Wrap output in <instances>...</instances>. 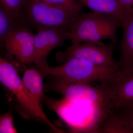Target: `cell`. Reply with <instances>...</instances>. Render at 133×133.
Instances as JSON below:
<instances>
[{
    "mask_svg": "<svg viewBox=\"0 0 133 133\" xmlns=\"http://www.w3.org/2000/svg\"><path fill=\"white\" fill-rule=\"evenodd\" d=\"M122 26L121 21L112 16L93 11L81 12L69 30L68 38L73 45L105 40L115 44L118 40L117 30Z\"/></svg>",
    "mask_w": 133,
    "mask_h": 133,
    "instance_id": "cell-1",
    "label": "cell"
},
{
    "mask_svg": "<svg viewBox=\"0 0 133 133\" xmlns=\"http://www.w3.org/2000/svg\"><path fill=\"white\" fill-rule=\"evenodd\" d=\"M81 12L51 5L40 0H25L22 15L26 24H30L36 30L54 28L70 30Z\"/></svg>",
    "mask_w": 133,
    "mask_h": 133,
    "instance_id": "cell-2",
    "label": "cell"
},
{
    "mask_svg": "<svg viewBox=\"0 0 133 133\" xmlns=\"http://www.w3.org/2000/svg\"><path fill=\"white\" fill-rule=\"evenodd\" d=\"M37 69L43 75L55 76L63 83L88 84L103 83L116 71L99 67L88 61L76 58L67 59L59 66L48 65Z\"/></svg>",
    "mask_w": 133,
    "mask_h": 133,
    "instance_id": "cell-3",
    "label": "cell"
},
{
    "mask_svg": "<svg viewBox=\"0 0 133 133\" xmlns=\"http://www.w3.org/2000/svg\"><path fill=\"white\" fill-rule=\"evenodd\" d=\"M0 81L15 95L22 107L32 116L42 120L56 132H62L50 121L37 102L24 85L14 66L6 59L0 58Z\"/></svg>",
    "mask_w": 133,
    "mask_h": 133,
    "instance_id": "cell-4",
    "label": "cell"
},
{
    "mask_svg": "<svg viewBox=\"0 0 133 133\" xmlns=\"http://www.w3.org/2000/svg\"><path fill=\"white\" fill-rule=\"evenodd\" d=\"M115 46L112 43L107 44L103 42L71 44L66 48L65 52H57L56 58L62 64L68 59L78 58L99 67L116 71L119 67L118 62L114 57Z\"/></svg>",
    "mask_w": 133,
    "mask_h": 133,
    "instance_id": "cell-5",
    "label": "cell"
},
{
    "mask_svg": "<svg viewBox=\"0 0 133 133\" xmlns=\"http://www.w3.org/2000/svg\"><path fill=\"white\" fill-rule=\"evenodd\" d=\"M97 87L103 93L106 111L133 105V66L117 70Z\"/></svg>",
    "mask_w": 133,
    "mask_h": 133,
    "instance_id": "cell-6",
    "label": "cell"
},
{
    "mask_svg": "<svg viewBox=\"0 0 133 133\" xmlns=\"http://www.w3.org/2000/svg\"><path fill=\"white\" fill-rule=\"evenodd\" d=\"M35 34L26 24L17 26L5 38L4 47L10 54L25 64L34 63Z\"/></svg>",
    "mask_w": 133,
    "mask_h": 133,
    "instance_id": "cell-7",
    "label": "cell"
},
{
    "mask_svg": "<svg viewBox=\"0 0 133 133\" xmlns=\"http://www.w3.org/2000/svg\"><path fill=\"white\" fill-rule=\"evenodd\" d=\"M52 88L70 101L89 104L97 108L99 113L104 111V97L97 87H93L85 83H67L59 81L53 85Z\"/></svg>",
    "mask_w": 133,
    "mask_h": 133,
    "instance_id": "cell-8",
    "label": "cell"
},
{
    "mask_svg": "<svg viewBox=\"0 0 133 133\" xmlns=\"http://www.w3.org/2000/svg\"><path fill=\"white\" fill-rule=\"evenodd\" d=\"M35 35L34 63L37 69L48 65L47 58L50 52L63 45L68 38L69 30L64 28H44L37 30Z\"/></svg>",
    "mask_w": 133,
    "mask_h": 133,
    "instance_id": "cell-9",
    "label": "cell"
},
{
    "mask_svg": "<svg viewBox=\"0 0 133 133\" xmlns=\"http://www.w3.org/2000/svg\"><path fill=\"white\" fill-rule=\"evenodd\" d=\"M123 36L120 43L119 70L133 66V10L122 22Z\"/></svg>",
    "mask_w": 133,
    "mask_h": 133,
    "instance_id": "cell-10",
    "label": "cell"
},
{
    "mask_svg": "<svg viewBox=\"0 0 133 133\" xmlns=\"http://www.w3.org/2000/svg\"><path fill=\"white\" fill-rule=\"evenodd\" d=\"M98 132L108 133H133L125 117L118 110L105 112L100 116Z\"/></svg>",
    "mask_w": 133,
    "mask_h": 133,
    "instance_id": "cell-11",
    "label": "cell"
},
{
    "mask_svg": "<svg viewBox=\"0 0 133 133\" xmlns=\"http://www.w3.org/2000/svg\"><path fill=\"white\" fill-rule=\"evenodd\" d=\"M93 12L115 17L123 22L128 13L117 0H76Z\"/></svg>",
    "mask_w": 133,
    "mask_h": 133,
    "instance_id": "cell-12",
    "label": "cell"
},
{
    "mask_svg": "<svg viewBox=\"0 0 133 133\" xmlns=\"http://www.w3.org/2000/svg\"><path fill=\"white\" fill-rule=\"evenodd\" d=\"M43 74L38 70H26L22 79L24 85L39 104L44 97Z\"/></svg>",
    "mask_w": 133,
    "mask_h": 133,
    "instance_id": "cell-13",
    "label": "cell"
},
{
    "mask_svg": "<svg viewBox=\"0 0 133 133\" xmlns=\"http://www.w3.org/2000/svg\"><path fill=\"white\" fill-rule=\"evenodd\" d=\"M22 24H26V23L14 19L0 4V43L1 46H4L5 38L17 26Z\"/></svg>",
    "mask_w": 133,
    "mask_h": 133,
    "instance_id": "cell-14",
    "label": "cell"
},
{
    "mask_svg": "<svg viewBox=\"0 0 133 133\" xmlns=\"http://www.w3.org/2000/svg\"><path fill=\"white\" fill-rule=\"evenodd\" d=\"M25 0H1V4L14 19L24 22L22 15Z\"/></svg>",
    "mask_w": 133,
    "mask_h": 133,
    "instance_id": "cell-15",
    "label": "cell"
},
{
    "mask_svg": "<svg viewBox=\"0 0 133 133\" xmlns=\"http://www.w3.org/2000/svg\"><path fill=\"white\" fill-rule=\"evenodd\" d=\"M57 6L74 10L81 11L82 5L76 0H40Z\"/></svg>",
    "mask_w": 133,
    "mask_h": 133,
    "instance_id": "cell-16",
    "label": "cell"
},
{
    "mask_svg": "<svg viewBox=\"0 0 133 133\" xmlns=\"http://www.w3.org/2000/svg\"><path fill=\"white\" fill-rule=\"evenodd\" d=\"M14 124V118L10 112L1 115L0 119V133H17Z\"/></svg>",
    "mask_w": 133,
    "mask_h": 133,
    "instance_id": "cell-17",
    "label": "cell"
},
{
    "mask_svg": "<svg viewBox=\"0 0 133 133\" xmlns=\"http://www.w3.org/2000/svg\"><path fill=\"white\" fill-rule=\"evenodd\" d=\"M115 110H118L122 113L133 131V105Z\"/></svg>",
    "mask_w": 133,
    "mask_h": 133,
    "instance_id": "cell-18",
    "label": "cell"
},
{
    "mask_svg": "<svg viewBox=\"0 0 133 133\" xmlns=\"http://www.w3.org/2000/svg\"><path fill=\"white\" fill-rule=\"evenodd\" d=\"M122 7L127 12L133 10V0H117Z\"/></svg>",
    "mask_w": 133,
    "mask_h": 133,
    "instance_id": "cell-19",
    "label": "cell"
}]
</instances>
